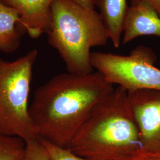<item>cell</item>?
Returning a JSON list of instances; mask_svg holds the SVG:
<instances>
[{
    "label": "cell",
    "instance_id": "cell-1",
    "mask_svg": "<svg viewBox=\"0 0 160 160\" xmlns=\"http://www.w3.org/2000/svg\"><path fill=\"white\" fill-rule=\"evenodd\" d=\"M114 88L97 71L53 77L36 90L29 105V114L39 137L69 148L95 106Z\"/></svg>",
    "mask_w": 160,
    "mask_h": 160
},
{
    "label": "cell",
    "instance_id": "cell-8",
    "mask_svg": "<svg viewBox=\"0 0 160 160\" xmlns=\"http://www.w3.org/2000/svg\"><path fill=\"white\" fill-rule=\"evenodd\" d=\"M123 32V44L141 36L153 35L160 38V17L147 2H132L126 12Z\"/></svg>",
    "mask_w": 160,
    "mask_h": 160
},
{
    "label": "cell",
    "instance_id": "cell-13",
    "mask_svg": "<svg viewBox=\"0 0 160 160\" xmlns=\"http://www.w3.org/2000/svg\"><path fill=\"white\" fill-rule=\"evenodd\" d=\"M26 143V154L24 160H48V152L39 138Z\"/></svg>",
    "mask_w": 160,
    "mask_h": 160
},
{
    "label": "cell",
    "instance_id": "cell-9",
    "mask_svg": "<svg viewBox=\"0 0 160 160\" xmlns=\"http://www.w3.org/2000/svg\"><path fill=\"white\" fill-rule=\"evenodd\" d=\"M24 33L18 12L0 2V52L12 53L16 51Z\"/></svg>",
    "mask_w": 160,
    "mask_h": 160
},
{
    "label": "cell",
    "instance_id": "cell-12",
    "mask_svg": "<svg viewBox=\"0 0 160 160\" xmlns=\"http://www.w3.org/2000/svg\"><path fill=\"white\" fill-rule=\"evenodd\" d=\"M39 139L48 152V160H90L75 154L69 149L62 148L44 139Z\"/></svg>",
    "mask_w": 160,
    "mask_h": 160
},
{
    "label": "cell",
    "instance_id": "cell-5",
    "mask_svg": "<svg viewBox=\"0 0 160 160\" xmlns=\"http://www.w3.org/2000/svg\"><path fill=\"white\" fill-rule=\"evenodd\" d=\"M156 60L152 50L143 46L136 47L128 56L96 52L90 57L93 69L127 92L160 91V69L154 66Z\"/></svg>",
    "mask_w": 160,
    "mask_h": 160
},
{
    "label": "cell",
    "instance_id": "cell-15",
    "mask_svg": "<svg viewBox=\"0 0 160 160\" xmlns=\"http://www.w3.org/2000/svg\"><path fill=\"white\" fill-rule=\"evenodd\" d=\"M76 4L87 9H94L95 0H71Z\"/></svg>",
    "mask_w": 160,
    "mask_h": 160
},
{
    "label": "cell",
    "instance_id": "cell-4",
    "mask_svg": "<svg viewBox=\"0 0 160 160\" xmlns=\"http://www.w3.org/2000/svg\"><path fill=\"white\" fill-rule=\"evenodd\" d=\"M38 51L32 49L17 59L0 57V133L26 142L39 138L29 114L33 69Z\"/></svg>",
    "mask_w": 160,
    "mask_h": 160
},
{
    "label": "cell",
    "instance_id": "cell-6",
    "mask_svg": "<svg viewBox=\"0 0 160 160\" xmlns=\"http://www.w3.org/2000/svg\"><path fill=\"white\" fill-rule=\"evenodd\" d=\"M142 147L160 150V91L128 92Z\"/></svg>",
    "mask_w": 160,
    "mask_h": 160
},
{
    "label": "cell",
    "instance_id": "cell-2",
    "mask_svg": "<svg viewBox=\"0 0 160 160\" xmlns=\"http://www.w3.org/2000/svg\"><path fill=\"white\" fill-rule=\"evenodd\" d=\"M141 147L128 92L118 86L95 106L68 149L88 160H115Z\"/></svg>",
    "mask_w": 160,
    "mask_h": 160
},
{
    "label": "cell",
    "instance_id": "cell-3",
    "mask_svg": "<svg viewBox=\"0 0 160 160\" xmlns=\"http://www.w3.org/2000/svg\"><path fill=\"white\" fill-rule=\"evenodd\" d=\"M51 14L46 32L48 43L63 60L68 72L88 74L94 72L90 49L104 46L109 39L100 14L71 0H54Z\"/></svg>",
    "mask_w": 160,
    "mask_h": 160
},
{
    "label": "cell",
    "instance_id": "cell-16",
    "mask_svg": "<svg viewBox=\"0 0 160 160\" xmlns=\"http://www.w3.org/2000/svg\"><path fill=\"white\" fill-rule=\"evenodd\" d=\"M138 1H139V0H131V3ZM142 1L147 2L148 4L151 6L160 17V0H142Z\"/></svg>",
    "mask_w": 160,
    "mask_h": 160
},
{
    "label": "cell",
    "instance_id": "cell-10",
    "mask_svg": "<svg viewBox=\"0 0 160 160\" xmlns=\"http://www.w3.org/2000/svg\"><path fill=\"white\" fill-rule=\"evenodd\" d=\"M94 4L100 10L99 14L108 31L109 39L116 48H119L129 7L127 0H95Z\"/></svg>",
    "mask_w": 160,
    "mask_h": 160
},
{
    "label": "cell",
    "instance_id": "cell-14",
    "mask_svg": "<svg viewBox=\"0 0 160 160\" xmlns=\"http://www.w3.org/2000/svg\"><path fill=\"white\" fill-rule=\"evenodd\" d=\"M117 160H160V150L141 147Z\"/></svg>",
    "mask_w": 160,
    "mask_h": 160
},
{
    "label": "cell",
    "instance_id": "cell-7",
    "mask_svg": "<svg viewBox=\"0 0 160 160\" xmlns=\"http://www.w3.org/2000/svg\"><path fill=\"white\" fill-rule=\"evenodd\" d=\"M54 0H0L19 14L26 33L36 39L46 33L51 22V8Z\"/></svg>",
    "mask_w": 160,
    "mask_h": 160
},
{
    "label": "cell",
    "instance_id": "cell-11",
    "mask_svg": "<svg viewBox=\"0 0 160 160\" xmlns=\"http://www.w3.org/2000/svg\"><path fill=\"white\" fill-rule=\"evenodd\" d=\"M26 147L21 138L0 133V160H24Z\"/></svg>",
    "mask_w": 160,
    "mask_h": 160
}]
</instances>
